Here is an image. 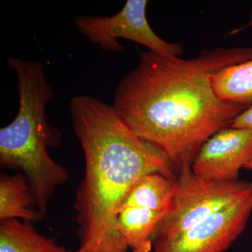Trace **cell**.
Masks as SVG:
<instances>
[{
	"instance_id": "6da1fadb",
	"label": "cell",
	"mask_w": 252,
	"mask_h": 252,
	"mask_svg": "<svg viewBox=\"0 0 252 252\" xmlns=\"http://www.w3.org/2000/svg\"><path fill=\"white\" fill-rule=\"evenodd\" d=\"M252 60V48L205 49L195 57L141 52L118 84L113 107L132 132L162 152L176 174L191 168L202 146L248 106L220 99L211 77Z\"/></svg>"
},
{
	"instance_id": "7a4b0ae2",
	"label": "cell",
	"mask_w": 252,
	"mask_h": 252,
	"mask_svg": "<svg viewBox=\"0 0 252 252\" xmlns=\"http://www.w3.org/2000/svg\"><path fill=\"white\" fill-rule=\"evenodd\" d=\"M73 128L85 158L84 178L74 208L79 252H127L117 220L124 199L147 174L172 180L177 174L166 157L129 128L112 105L89 95L69 104Z\"/></svg>"
},
{
	"instance_id": "3957f363",
	"label": "cell",
	"mask_w": 252,
	"mask_h": 252,
	"mask_svg": "<svg viewBox=\"0 0 252 252\" xmlns=\"http://www.w3.org/2000/svg\"><path fill=\"white\" fill-rule=\"evenodd\" d=\"M7 64L17 77L19 102L13 122L0 130V165L23 172L34 205L44 217L55 190L69 179L67 170L48 152V147L59 146L61 138L45 115L54 89L43 63L9 57Z\"/></svg>"
},
{
	"instance_id": "277c9868",
	"label": "cell",
	"mask_w": 252,
	"mask_h": 252,
	"mask_svg": "<svg viewBox=\"0 0 252 252\" xmlns=\"http://www.w3.org/2000/svg\"><path fill=\"white\" fill-rule=\"evenodd\" d=\"M252 190V182L217 181L182 170L175 180L170 206L156 232L154 240L172 238L193 228Z\"/></svg>"
},
{
	"instance_id": "5b68a950",
	"label": "cell",
	"mask_w": 252,
	"mask_h": 252,
	"mask_svg": "<svg viewBox=\"0 0 252 252\" xmlns=\"http://www.w3.org/2000/svg\"><path fill=\"white\" fill-rule=\"evenodd\" d=\"M147 0H127L117 14L111 16H79L76 26L81 34L106 51L122 52L118 39H128L158 54L180 56L183 46L162 39L151 28L146 16Z\"/></svg>"
},
{
	"instance_id": "8992f818",
	"label": "cell",
	"mask_w": 252,
	"mask_h": 252,
	"mask_svg": "<svg viewBox=\"0 0 252 252\" xmlns=\"http://www.w3.org/2000/svg\"><path fill=\"white\" fill-rule=\"evenodd\" d=\"M252 190L180 234L154 242V252H224L246 228Z\"/></svg>"
},
{
	"instance_id": "52a82bcc",
	"label": "cell",
	"mask_w": 252,
	"mask_h": 252,
	"mask_svg": "<svg viewBox=\"0 0 252 252\" xmlns=\"http://www.w3.org/2000/svg\"><path fill=\"white\" fill-rule=\"evenodd\" d=\"M252 160V130L227 127L203 144L191 170L204 179L236 181L240 170Z\"/></svg>"
},
{
	"instance_id": "ba28073f",
	"label": "cell",
	"mask_w": 252,
	"mask_h": 252,
	"mask_svg": "<svg viewBox=\"0 0 252 252\" xmlns=\"http://www.w3.org/2000/svg\"><path fill=\"white\" fill-rule=\"evenodd\" d=\"M166 211L141 207H127L118 214L117 227L128 250L152 252L158 227Z\"/></svg>"
},
{
	"instance_id": "9c48e42d",
	"label": "cell",
	"mask_w": 252,
	"mask_h": 252,
	"mask_svg": "<svg viewBox=\"0 0 252 252\" xmlns=\"http://www.w3.org/2000/svg\"><path fill=\"white\" fill-rule=\"evenodd\" d=\"M31 187L23 174L0 176V220L38 221L43 218L34 209Z\"/></svg>"
},
{
	"instance_id": "30bf717a",
	"label": "cell",
	"mask_w": 252,
	"mask_h": 252,
	"mask_svg": "<svg viewBox=\"0 0 252 252\" xmlns=\"http://www.w3.org/2000/svg\"><path fill=\"white\" fill-rule=\"evenodd\" d=\"M0 252H79L58 245L36 231L31 222L18 220L0 222Z\"/></svg>"
},
{
	"instance_id": "8fae6325",
	"label": "cell",
	"mask_w": 252,
	"mask_h": 252,
	"mask_svg": "<svg viewBox=\"0 0 252 252\" xmlns=\"http://www.w3.org/2000/svg\"><path fill=\"white\" fill-rule=\"evenodd\" d=\"M175 191V180L158 172L147 174L132 187L124 199L119 211L127 207L167 211Z\"/></svg>"
},
{
	"instance_id": "7c38bea8",
	"label": "cell",
	"mask_w": 252,
	"mask_h": 252,
	"mask_svg": "<svg viewBox=\"0 0 252 252\" xmlns=\"http://www.w3.org/2000/svg\"><path fill=\"white\" fill-rule=\"evenodd\" d=\"M212 87L222 100L252 104V60L220 69L211 77Z\"/></svg>"
},
{
	"instance_id": "4fadbf2b",
	"label": "cell",
	"mask_w": 252,
	"mask_h": 252,
	"mask_svg": "<svg viewBox=\"0 0 252 252\" xmlns=\"http://www.w3.org/2000/svg\"><path fill=\"white\" fill-rule=\"evenodd\" d=\"M229 127L252 130V104L239 114Z\"/></svg>"
},
{
	"instance_id": "5bb4252c",
	"label": "cell",
	"mask_w": 252,
	"mask_h": 252,
	"mask_svg": "<svg viewBox=\"0 0 252 252\" xmlns=\"http://www.w3.org/2000/svg\"><path fill=\"white\" fill-rule=\"evenodd\" d=\"M245 169H246V170H252V160L251 162H249L248 165L245 167Z\"/></svg>"
}]
</instances>
